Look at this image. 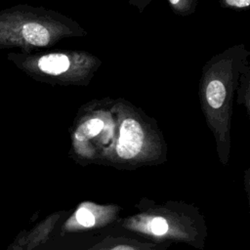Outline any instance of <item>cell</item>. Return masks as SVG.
<instances>
[{"label": "cell", "mask_w": 250, "mask_h": 250, "mask_svg": "<svg viewBox=\"0 0 250 250\" xmlns=\"http://www.w3.org/2000/svg\"><path fill=\"white\" fill-rule=\"evenodd\" d=\"M87 34L76 21L44 7L20 4L0 11V49L31 53Z\"/></svg>", "instance_id": "obj_1"}, {"label": "cell", "mask_w": 250, "mask_h": 250, "mask_svg": "<svg viewBox=\"0 0 250 250\" xmlns=\"http://www.w3.org/2000/svg\"><path fill=\"white\" fill-rule=\"evenodd\" d=\"M7 59L31 78L52 84H87L103 63L83 50L11 52Z\"/></svg>", "instance_id": "obj_2"}, {"label": "cell", "mask_w": 250, "mask_h": 250, "mask_svg": "<svg viewBox=\"0 0 250 250\" xmlns=\"http://www.w3.org/2000/svg\"><path fill=\"white\" fill-rule=\"evenodd\" d=\"M144 132L141 124L133 118H125L121 122L116 152L122 159L134 158L142 149Z\"/></svg>", "instance_id": "obj_3"}, {"label": "cell", "mask_w": 250, "mask_h": 250, "mask_svg": "<svg viewBox=\"0 0 250 250\" xmlns=\"http://www.w3.org/2000/svg\"><path fill=\"white\" fill-rule=\"evenodd\" d=\"M104 128V121L100 118L89 119L77 128L74 137L77 142H86L89 139L97 136Z\"/></svg>", "instance_id": "obj_4"}, {"label": "cell", "mask_w": 250, "mask_h": 250, "mask_svg": "<svg viewBox=\"0 0 250 250\" xmlns=\"http://www.w3.org/2000/svg\"><path fill=\"white\" fill-rule=\"evenodd\" d=\"M170 9L180 17H188L195 13L198 0H167Z\"/></svg>", "instance_id": "obj_5"}, {"label": "cell", "mask_w": 250, "mask_h": 250, "mask_svg": "<svg viewBox=\"0 0 250 250\" xmlns=\"http://www.w3.org/2000/svg\"><path fill=\"white\" fill-rule=\"evenodd\" d=\"M219 4L224 9L246 11L249 9L250 0H219Z\"/></svg>", "instance_id": "obj_6"}, {"label": "cell", "mask_w": 250, "mask_h": 250, "mask_svg": "<svg viewBox=\"0 0 250 250\" xmlns=\"http://www.w3.org/2000/svg\"><path fill=\"white\" fill-rule=\"evenodd\" d=\"M76 219L80 225L86 228H90L95 225L94 215L85 207H81L77 210Z\"/></svg>", "instance_id": "obj_7"}, {"label": "cell", "mask_w": 250, "mask_h": 250, "mask_svg": "<svg viewBox=\"0 0 250 250\" xmlns=\"http://www.w3.org/2000/svg\"><path fill=\"white\" fill-rule=\"evenodd\" d=\"M150 229L156 235H163L168 230V223L162 217H155L150 222Z\"/></svg>", "instance_id": "obj_8"}, {"label": "cell", "mask_w": 250, "mask_h": 250, "mask_svg": "<svg viewBox=\"0 0 250 250\" xmlns=\"http://www.w3.org/2000/svg\"><path fill=\"white\" fill-rule=\"evenodd\" d=\"M132 7L136 8L140 14H142L145 9L153 1V0H126Z\"/></svg>", "instance_id": "obj_9"}, {"label": "cell", "mask_w": 250, "mask_h": 250, "mask_svg": "<svg viewBox=\"0 0 250 250\" xmlns=\"http://www.w3.org/2000/svg\"><path fill=\"white\" fill-rule=\"evenodd\" d=\"M111 250H135L134 248L130 247V246H126V245H120V246H116L114 248H112Z\"/></svg>", "instance_id": "obj_10"}, {"label": "cell", "mask_w": 250, "mask_h": 250, "mask_svg": "<svg viewBox=\"0 0 250 250\" xmlns=\"http://www.w3.org/2000/svg\"><path fill=\"white\" fill-rule=\"evenodd\" d=\"M7 250H8V249H7ZM9 250H21V249H20L19 247H17V246H13V247L10 248Z\"/></svg>", "instance_id": "obj_11"}]
</instances>
